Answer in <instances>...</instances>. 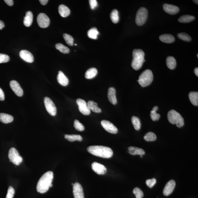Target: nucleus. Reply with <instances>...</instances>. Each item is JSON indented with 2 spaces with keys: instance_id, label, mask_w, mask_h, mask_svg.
<instances>
[{
  "instance_id": "7",
  "label": "nucleus",
  "mask_w": 198,
  "mask_h": 198,
  "mask_svg": "<svg viewBox=\"0 0 198 198\" xmlns=\"http://www.w3.org/2000/svg\"><path fill=\"white\" fill-rule=\"evenodd\" d=\"M8 157L10 162L18 166L23 162V158L19 155L17 150L14 148H10L9 150Z\"/></svg>"
},
{
  "instance_id": "17",
  "label": "nucleus",
  "mask_w": 198,
  "mask_h": 198,
  "mask_svg": "<svg viewBox=\"0 0 198 198\" xmlns=\"http://www.w3.org/2000/svg\"><path fill=\"white\" fill-rule=\"evenodd\" d=\"M163 9L166 12L171 15L176 14L179 11V7L177 6L168 4H164Z\"/></svg>"
},
{
  "instance_id": "6",
  "label": "nucleus",
  "mask_w": 198,
  "mask_h": 198,
  "mask_svg": "<svg viewBox=\"0 0 198 198\" xmlns=\"http://www.w3.org/2000/svg\"><path fill=\"white\" fill-rule=\"evenodd\" d=\"M148 16V11L145 7H141L138 10L136 14V22L138 26L143 25L146 23Z\"/></svg>"
},
{
  "instance_id": "53",
  "label": "nucleus",
  "mask_w": 198,
  "mask_h": 198,
  "mask_svg": "<svg viewBox=\"0 0 198 198\" xmlns=\"http://www.w3.org/2000/svg\"><path fill=\"white\" fill-rule=\"evenodd\" d=\"M75 46H77V44H75Z\"/></svg>"
},
{
  "instance_id": "52",
  "label": "nucleus",
  "mask_w": 198,
  "mask_h": 198,
  "mask_svg": "<svg viewBox=\"0 0 198 198\" xmlns=\"http://www.w3.org/2000/svg\"><path fill=\"white\" fill-rule=\"evenodd\" d=\"M72 185H74V184H73V183H72Z\"/></svg>"
},
{
  "instance_id": "1",
  "label": "nucleus",
  "mask_w": 198,
  "mask_h": 198,
  "mask_svg": "<svg viewBox=\"0 0 198 198\" xmlns=\"http://www.w3.org/2000/svg\"><path fill=\"white\" fill-rule=\"evenodd\" d=\"M53 179V173L49 171L44 173L40 178L37 185L36 189L38 192L44 193L50 187H52V182Z\"/></svg>"
},
{
  "instance_id": "23",
  "label": "nucleus",
  "mask_w": 198,
  "mask_h": 198,
  "mask_svg": "<svg viewBox=\"0 0 198 198\" xmlns=\"http://www.w3.org/2000/svg\"><path fill=\"white\" fill-rule=\"evenodd\" d=\"M160 40L164 43H172L175 41V39L172 35L165 34L159 36Z\"/></svg>"
},
{
  "instance_id": "48",
  "label": "nucleus",
  "mask_w": 198,
  "mask_h": 198,
  "mask_svg": "<svg viewBox=\"0 0 198 198\" xmlns=\"http://www.w3.org/2000/svg\"><path fill=\"white\" fill-rule=\"evenodd\" d=\"M4 27V23L2 21L0 20V30H2Z\"/></svg>"
},
{
  "instance_id": "16",
  "label": "nucleus",
  "mask_w": 198,
  "mask_h": 198,
  "mask_svg": "<svg viewBox=\"0 0 198 198\" xmlns=\"http://www.w3.org/2000/svg\"><path fill=\"white\" fill-rule=\"evenodd\" d=\"M175 182L173 180H171L166 183L164 189L163 193L166 196H169L172 193L175 187Z\"/></svg>"
},
{
  "instance_id": "40",
  "label": "nucleus",
  "mask_w": 198,
  "mask_h": 198,
  "mask_svg": "<svg viewBox=\"0 0 198 198\" xmlns=\"http://www.w3.org/2000/svg\"><path fill=\"white\" fill-rule=\"evenodd\" d=\"M133 193L136 196V198H143L144 197V193L138 187H136L133 191Z\"/></svg>"
},
{
  "instance_id": "38",
  "label": "nucleus",
  "mask_w": 198,
  "mask_h": 198,
  "mask_svg": "<svg viewBox=\"0 0 198 198\" xmlns=\"http://www.w3.org/2000/svg\"><path fill=\"white\" fill-rule=\"evenodd\" d=\"M178 37L179 39L186 42L191 41V37L186 33H181L178 34Z\"/></svg>"
},
{
  "instance_id": "27",
  "label": "nucleus",
  "mask_w": 198,
  "mask_h": 198,
  "mask_svg": "<svg viewBox=\"0 0 198 198\" xmlns=\"http://www.w3.org/2000/svg\"><path fill=\"white\" fill-rule=\"evenodd\" d=\"M166 64L169 69H175L177 65V62L175 59L172 56H169L167 57L166 59Z\"/></svg>"
},
{
  "instance_id": "32",
  "label": "nucleus",
  "mask_w": 198,
  "mask_h": 198,
  "mask_svg": "<svg viewBox=\"0 0 198 198\" xmlns=\"http://www.w3.org/2000/svg\"><path fill=\"white\" fill-rule=\"evenodd\" d=\"M110 18L111 20L113 23H118L119 21V13L116 9H114L110 14Z\"/></svg>"
},
{
  "instance_id": "26",
  "label": "nucleus",
  "mask_w": 198,
  "mask_h": 198,
  "mask_svg": "<svg viewBox=\"0 0 198 198\" xmlns=\"http://www.w3.org/2000/svg\"><path fill=\"white\" fill-rule=\"evenodd\" d=\"M98 71L95 68H91L88 69L85 74V77L87 79H91L94 78L97 74Z\"/></svg>"
},
{
  "instance_id": "9",
  "label": "nucleus",
  "mask_w": 198,
  "mask_h": 198,
  "mask_svg": "<svg viewBox=\"0 0 198 198\" xmlns=\"http://www.w3.org/2000/svg\"><path fill=\"white\" fill-rule=\"evenodd\" d=\"M37 21L39 26L41 28H44L48 27L50 23L49 18L43 13H40L38 15Z\"/></svg>"
},
{
  "instance_id": "2",
  "label": "nucleus",
  "mask_w": 198,
  "mask_h": 198,
  "mask_svg": "<svg viewBox=\"0 0 198 198\" xmlns=\"http://www.w3.org/2000/svg\"><path fill=\"white\" fill-rule=\"evenodd\" d=\"M87 150L93 155L103 158H110L113 155L112 149L107 146H91L87 148Z\"/></svg>"
},
{
  "instance_id": "28",
  "label": "nucleus",
  "mask_w": 198,
  "mask_h": 198,
  "mask_svg": "<svg viewBox=\"0 0 198 198\" xmlns=\"http://www.w3.org/2000/svg\"><path fill=\"white\" fill-rule=\"evenodd\" d=\"M189 98L191 103L194 105H198V93L197 92H191L189 94Z\"/></svg>"
},
{
  "instance_id": "5",
  "label": "nucleus",
  "mask_w": 198,
  "mask_h": 198,
  "mask_svg": "<svg viewBox=\"0 0 198 198\" xmlns=\"http://www.w3.org/2000/svg\"><path fill=\"white\" fill-rule=\"evenodd\" d=\"M153 79L152 72L150 69H148L140 75L137 81L142 87H146L151 84Z\"/></svg>"
},
{
  "instance_id": "3",
  "label": "nucleus",
  "mask_w": 198,
  "mask_h": 198,
  "mask_svg": "<svg viewBox=\"0 0 198 198\" xmlns=\"http://www.w3.org/2000/svg\"><path fill=\"white\" fill-rule=\"evenodd\" d=\"M132 67L135 70H138L141 68L144 64L145 53L141 49H134L132 52Z\"/></svg>"
},
{
  "instance_id": "21",
  "label": "nucleus",
  "mask_w": 198,
  "mask_h": 198,
  "mask_svg": "<svg viewBox=\"0 0 198 198\" xmlns=\"http://www.w3.org/2000/svg\"><path fill=\"white\" fill-rule=\"evenodd\" d=\"M128 152L133 155H140L142 156L145 154V152L141 148L130 146L128 148Z\"/></svg>"
},
{
  "instance_id": "36",
  "label": "nucleus",
  "mask_w": 198,
  "mask_h": 198,
  "mask_svg": "<svg viewBox=\"0 0 198 198\" xmlns=\"http://www.w3.org/2000/svg\"><path fill=\"white\" fill-rule=\"evenodd\" d=\"M156 136L155 134L151 132H148L144 137V140L147 141H155L156 140Z\"/></svg>"
},
{
  "instance_id": "49",
  "label": "nucleus",
  "mask_w": 198,
  "mask_h": 198,
  "mask_svg": "<svg viewBox=\"0 0 198 198\" xmlns=\"http://www.w3.org/2000/svg\"><path fill=\"white\" fill-rule=\"evenodd\" d=\"M194 72L195 75H196L197 77H198V68H195L194 69Z\"/></svg>"
},
{
  "instance_id": "37",
  "label": "nucleus",
  "mask_w": 198,
  "mask_h": 198,
  "mask_svg": "<svg viewBox=\"0 0 198 198\" xmlns=\"http://www.w3.org/2000/svg\"><path fill=\"white\" fill-rule=\"evenodd\" d=\"M63 38L67 44L70 46L73 45L74 39L71 35L67 34H64L63 35Z\"/></svg>"
},
{
  "instance_id": "31",
  "label": "nucleus",
  "mask_w": 198,
  "mask_h": 198,
  "mask_svg": "<svg viewBox=\"0 0 198 198\" xmlns=\"http://www.w3.org/2000/svg\"><path fill=\"white\" fill-rule=\"evenodd\" d=\"M65 138L68 141L70 142H73L75 141H82L83 140L82 136L79 135H65L64 136Z\"/></svg>"
},
{
  "instance_id": "25",
  "label": "nucleus",
  "mask_w": 198,
  "mask_h": 198,
  "mask_svg": "<svg viewBox=\"0 0 198 198\" xmlns=\"http://www.w3.org/2000/svg\"><path fill=\"white\" fill-rule=\"evenodd\" d=\"M13 120V117L11 115L5 113H0V121L7 124L11 122Z\"/></svg>"
},
{
  "instance_id": "45",
  "label": "nucleus",
  "mask_w": 198,
  "mask_h": 198,
  "mask_svg": "<svg viewBox=\"0 0 198 198\" xmlns=\"http://www.w3.org/2000/svg\"><path fill=\"white\" fill-rule=\"evenodd\" d=\"M5 99V94L3 91L0 88V100L4 101Z\"/></svg>"
},
{
  "instance_id": "10",
  "label": "nucleus",
  "mask_w": 198,
  "mask_h": 198,
  "mask_svg": "<svg viewBox=\"0 0 198 198\" xmlns=\"http://www.w3.org/2000/svg\"><path fill=\"white\" fill-rule=\"evenodd\" d=\"M77 103L80 112L85 115H90L91 111L88 107L87 103L84 100L79 98L77 99Z\"/></svg>"
},
{
  "instance_id": "14",
  "label": "nucleus",
  "mask_w": 198,
  "mask_h": 198,
  "mask_svg": "<svg viewBox=\"0 0 198 198\" xmlns=\"http://www.w3.org/2000/svg\"><path fill=\"white\" fill-rule=\"evenodd\" d=\"M10 85L12 90L18 96L21 97L23 95V89L17 82L14 80L11 81L10 83Z\"/></svg>"
},
{
  "instance_id": "18",
  "label": "nucleus",
  "mask_w": 198,
  "mask_h": 198,
  "mask_svg": "<svg viewBox=\"0 0 198 198\" xmlns=\"http://www.w3.org/2000/svg\"><path fill=\"white\" fill-rule=\"evenodd\" d=\"M107 97L109 101L112 104L115 105L117 103L116 97V90L115 88L111 87L108 89Z\"/></svg>"
},
{
  "instance_id": "50",
  "label": "nucleus",
  "mask_w": 198,
  "mask_h": 198,
  "mask_svg": "<svg viewBox=\"0 0 198 198\" xmlns=\"http://www.w3.org/2000/svg\"><path fill=\"white\" fill-rule=\"evenodd\" d=\"M193 1L194 2H195V3H196L198 5V1L197 0H194V1Z\"/></svg>"
},
{
  "instance_id": "41",
  "label": "nucleus",
  "mask_w": 198,
  "mask_h": 198,
  "mask_svg": "<svg viewBox=\"0 0 198 198\" xmlns=\"http://www.w3.org/2000/svg\"><path fill=\"white\" fill-rule=\"evenodd\" d=\"M9 60L10 57L8 55L3 54H0V64L7 62Z\"/></svg>"
},
{
  "instance_id": "22",
  "label": "nucleus",
  "mask_w": 198,
  "mask_h": 198,
  "mask_svg": "<svg viewBox=\"0 0 198 198\" xmlns=\"http://www.w3.org/2000/svg\"><path fill=\"white\" fill-rule=\"evenodd\" d=\"M33 19V15L31 11H28L26 13V16L24 17L23 23L25 26L29 27L32 24Z\"/></svg>"
},
{
  "instance_id": "24",
  "label": "nucleus",
  "mask_w": 198,
  "mask_h": 198,
  "mask_svg": "<svg viewBox=\"0 0 198 198\" xmlns=\"http://www.w3.org/2000/svg\"><path fill=\"white\" fill-rule=\"evenodd\" d=\"M87 105L90 111L97 113H99L101 112V109L98 107L97 103H95L93 101H89Z\"/></svg>"
},
{
  "instance_id": "34",
  "label": "nucleus",
  "mask_w": 198,
  "mask_h": 198,
  "mask_svg": "<svg viewBox=\"0 0 198 198\" xmlns=\"http://www.w3.org/2000/svg\"><path fill=\"white\" fill-rule=\"evenodd\" d=\"M132 121L135 129L137 130H140L141 128V123L140 119L137 117L133 116L132 117Z\"/></svg>"
},
{
  "instance_id": "47",
  "label": "nucleus",
  "mask_w": 198,
  "mask_h": 198,
  "mask_svg": "<svg viewBox=\"0 0 198 198\" xmlns=\"http://www.w3.org/2000/svg\"><path fill=\"white\" fill-rule=\"evenodd\" d=\"M39 1L42 5H45L48 3V0H40Z\"/></svg>"
},
{
  "instance_id": "43",
  "label": "nucleus",
  "mask_w": 198,
  "mask_h": 198,
  "mask_svg": "<svg viewBox=\"0 0 198 198\" xmlns=\"http://www.w3.org/2000/svg\"><path fill=\"white\" fill-rule=\"evenodd\" d=\"M156 183V180L155 178L152 179H149L146 181V184L148 187L152 188L155 185Z\"/></svg>"
},
{
  "instance_id": "44",
  "label": "nucleus",
  "mask_w": 198,
  "mask_h": 198,
  "mask_svg": "<svg viewBox=\"0 0 198 198\" xmlns=\"http://www.w3.org/2000/svg\"><path fill=\"white\" fill-rule=\"evenodd\" d=\"M89 2L90 7L92 10H94L98 6V3L96 0H90Z\"/></svg>"
},
{
  "instance_id": "46",
  "label": "nucleus",
  "mask_w": 198,
  "mask_h": 198,
  "mask_svg": "<svg viewBox=\"0 0 198 198\" xmlns=\"http://www.w3.org/2000/svg\"><path fill=\"white\" fill-rule=\"evenodd\" d=\"M4 2L9 6H12L13 5V0H5Z\"/></svg>"
},
{
  "instance_id": "29",
  "label": "nucleus",
  "mask_w": 198,
  "mask_h": 198,
  "mask_svg": "<svg viewBox=\"0 0 198 198\" xmlns=\"http://www.w3.org/2000/svg\"><path fill=\"white\" fill-rule=\"evenodd\" d=\"M195 18V17L192 15H183L178 18V21L181 23H189L194 20Z\"/></svg>"
},
{
  "instance_id": "19",
  "label": "nucleus",
  "mask_w": 198,
  "mask_h": 198,
  "mask_svg": "<svg viewBox=\"0 0 198 198\" xmlns=\"http://www.w3.org/2000/svg\"><path fill=\"white\" fill-rule=\"evenodd\" d=\"M57 79L58 82L62 86H67L69 83V80L67 77L65 75L63 72L61 71L58 72Z\"/></svg>"
},
{
  "instance_id": "15",
  "label": "nucleus",
  "mask_w": 198,
  "mask_h": 198,
  "mask_svg": "<svg viewBox=\"0 0 198 198\" xmlns=\"http://www.w3.org/2000/svg\"><path fill=\"white\" fill-rule=\"evenodd\" d=\"M19 56L21 58L26 62L32 63L34 61L33 55L31 52L27 50H22L19 52Z\"/></svg>"
},
{
  "instance_id": "11",
  "label": "nucleus",
  "mask_w": 198,
  "mask_h": 198,
  "mask_svg": "<svg viewBox=\"0 0 198 198\" xmlns=\"http://www.w3.org/2000/svg\"><path fill=\"white\" fill-rule=\"evenodd\" d=\"M101 124L103 128L107 132L114 134L117 133V128L111 122L108 121L103 120L101 121Z\"/></svg>"
},
{
  "instance_id": "4",
  "label": "nucleus",
  "mask_w": 198,
  "mask_h": 198,
  "mask_svg": "<svg viewBox=\"0 0 198 198\" xmlns=\"http://www.w3.org/2000/svg\"><path fill=\"white\" fill-rule=\"evenodd\" d=\"M168 119L171 124H176L179 128H181L184 125V121L181 114L174 110L169 111L167 115Z\"/></svg>"
},
{
  "instance_id": "8",
  "label": "nucleus",
  "mask_w": 198,
  "mask_h": 198,
  "mask_svg": "<svg viewBox=\"0 0 198 198\" xmlns=\"http://www.w3.org/2000/svg\"><path fill=\"white\" fill-rule=\"evenodd\" d=\"M44 102L46 109L48 113L52 116H55L57 113V108L52 99L48 97H45Z\"/></svg>"
},
{
  "instance_id": "30",
  "label": "nucleus",
  "mask_w": 198,
  "mask_h": 198,
  "mask_svg": "<svg viewBox=\"0 0 198 198\" xmlns=\"http://www.w3.org/2000/svg\"><path fill=\"white\" fill-rule=\"evenodd\" d=\"M99 32L96 28L93 27L89 30L87 32V35L90 38L93 39H97L98 35Z\"/></svg>"
},
{
  "instance_id": "39",
  "label": "nucleus",
  "mask_w": 198,
  "mask_h": 198,
  "mask_svg": "<svg viewBox=\"0 0 198 198\" xmlns=\"http://www.w3.org/2000/svg\"><path fill=\"white\" fill-rule=\"evenodd\" d=\"M74 126L76 130L80 132H82L85 129L84 126L83 124L80 123L79 121L77 120H75Z\"/></svg>"
},
{
  "instance_id": "20",
  "label": "nucleus",
  "mask_w": 198,
  "mask_h": 198,
  "mask_svg": "<svg viewBox=\"0 0 198 198\" xmlns=\"http://www.w3.org/2000/svg\"><path fill=\"white\" fill-rule=\"evenodd\" d=\"M58 12L60 15L63 17H66L70 14V10L69 8L64 5H60L58 7Z\"/></svg>"
},
{
  "instance_id": "42",
  "label": "nucleus",
  "mask_w": 198,
  "mask_h": 198,
  "mask_svg": "<svg viewBox=\"0 0 198 198\" xmlns=\"http://www.w3.org/2000/svg\"><path fill=\"white\" fill-rule=\"evenodd\" d=\"M15 193L14 189L11 186L9 187L8 189L7 193L6 198H13Z\"/></svg>"
},
{
  "instance_id": "12",
  "label": "nucleus",
  "mask_w": 198,
  "mask_h": 198,
  "mask_svg": "<svg viewBox=\"0 0 198 198\" xmlns=\"http://www.w3.org/2000/svg\"><path fill=\"white\" fill-rule=\"evenodd\" d=\"M73 194L75 198H85L83 189L82 185L76 182L73 185Z\"/></svg>"
},
{
  "instance_id": "13",
  "label": "nucleus",
  "mask_w": 198,
  "mask_h": 198,
  "mask_svg": "<svg viewBox=\"0 0 198 198\" xmlns=\"http://www.w3.org/2000/svg\"><path fill=\"white\" fill-rule=\"evenodd\" d=\"M91 166L93 170L99 175H103L107 172V169L105 166L97 162H93Z\"/></svg>"
},
{
  "instance_id": "35",
  "label": "nucleus",
  "mask_w": 198,
  "mask_h": 198,
  "mask_svg": "<svg viewBox=\"0 0 198 198\" xmlns=\"http://www.w3.org/2000/svg\"><path fill=\"white\" fill-rule=\"evenodd\" d=\"M56 49L58 50L60 52L64 54H68L69 52V49L68 48L65 46L61 43H57L55 45Z\"/></svg>"
},
{
  "instance_id": "51",
  "label": "nucleus",
  "mask_w": 198,
  "mask_h": 198,
  "mask_svg": "<svg viewBox=\"0 0 198 198\" xmlns=\"http://www.w3.org/2000/svg\"><path fill=\"white\" fill-rule=\"evenodd\" d=\"M197 58H198V54H197Z\"/></svg>"
},
{
  "instance_id": "33",
  "label": "nucleus",
  "mask_w": 198,
  "mask_h": 198,
  "mask_svg": "<svg viewBox=\"0 0 198 198\" xmlns=\"http://www.w3.org/2000/svg\"><path fill=\"white\" fill-rule=\"evenodd\" d=\"M158 108V107L157 106H155L153 107L152 110L151 111L150 117L152 120L153 121L158 120L160 117V115L156 113Z\"/></svg>"
}]
</instances>
